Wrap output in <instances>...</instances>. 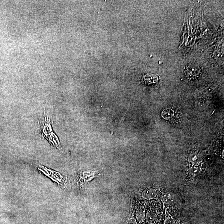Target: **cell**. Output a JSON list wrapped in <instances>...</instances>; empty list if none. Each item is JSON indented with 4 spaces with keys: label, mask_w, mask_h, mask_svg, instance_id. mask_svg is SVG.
I'll return each instance as SVG.
<instances>
[{
    "label": "cell",
    "mask_w": 224,
    "mask_h": 224,
    "mask_svg": "<svg viewBox=\"0 0 224 224\" xmlns=\"http://www.w3.org/2000/svg\"><path fill=\"white\" fill-rule=\"evenodd\" d=\"M137 218L138 220L140 222H144L145 220V214L142 210H139L137 214Z\"/></svg>",
    "instance_id": "5"
},
{
    "label": "cell",
    "mask_w": 224,
    "mask_h": 224,
    "mask_svg": "<svg viewBox=\"0 0 224 224\" xmlns=\"http://www.w3.org/2000/svg\"><path fill=\"white\" fill-rule=\"evenodd\" d=\"M126 224H136V223L135 219L130 218L127 220Z\"/></svg>",
    "instance_id": "7"
},
{
    "label": "cell",
    "mask_w": 224,
    "mask_h": 224,
    "mask_svg": "<svg viewBox=\"0 0 224 224\" xmlns=\"http://www.w3.org/2000/svg\"><path fill=\"white\" fill-rule=\"evenodd\" d=\"M164 224H176L174 220L172 218H168L166 219Z\"/></svg>",
    "instance_id": "6"
},
{
    "label": "cell",
    "mask_w": 224,
    "mask_h": 224,
    "mask_svg": "<svg viewBox=\"0 0 224 224\" xmlns=\"http://www.w3.org/2000/svg\"><path fill=\"white\" fill-rule=\"evenodd\" d=\"M146 220L149 224H155L158 221V218L157 215L155 213L149 212L147 214Z\"/></svg>",
    "instance_id": "3"
},
{
    "label": "cell",
    "mask_w": 224,
    "mask_h": 224,
    "mask_svg": "<svg viewBox=\"0 0 224 224\" xmlns=\"http://www.w3.org/2000/svg\"><path fill=\"white\" fill-rule=\"evenodd\" d=\"M174 113V111L171 109H165L162 113V116L165 119L169 120L173 117Z\"/></svg>",
    "instance_id": "4"
},
{
    "label": "cell",
    "mask_w": 224,
    "mask_h": 224,
    "mask_svg": "<svg viewBox=\"0 0 224 224\" xmlns=\"http://www.w3.org/2000/svg\"><path fill=\"white\" fill-rule=\"evenodd\" d=\"M201 69L198 65L190 64L187 65L185 69V74L189 78H195L199 76Z\"/></svg>",
    "instance_id": "1"
},
{
    "label": "cell",
    "mask_w": 224,
    "mask_h": 224,
    "mask_svg": "<svg viewBox=\"0 0 224 224\" xmlns=\"http://www.w3.org/2000/svg\"><path fill=\"white\" fill-rule=\"evenodd\" d=\"M142 196L146 199H152L155 198L157 195V191L155 189L150 188L144 190L142 192Z\"/></svg>",
    "instance_id": "2"
}]
</instances>
